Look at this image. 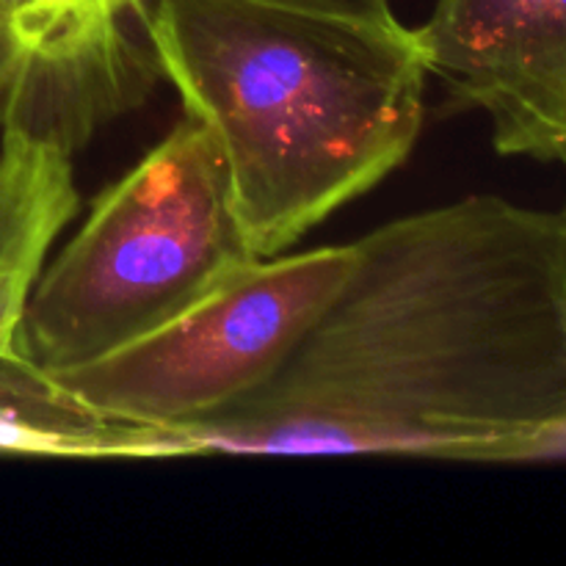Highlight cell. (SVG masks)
I'll use <instances>...</instances> for the list:
<instances>
[{"mask_svg": "<svg viewBox=\"0 0 566 566\" xmlns=\"http://www.w3.org/2000/svg\"><path fill=\"white\" fill-rule=\"evenodd\" d=\"M263 387L171 429L202 453L566 457V213L492 193L403 216Z\"/></svg>", "mask_w": 566, "mask_h": 566, "instance_id": "1", "label": "cell"}, {"mask_svg": "<svg viewBox=\"0 0 566 566\" xmlns=\"http://www.w3.org/2000/svg\"><path fill=\"white\" fill-rule=\"evenodd\" d=\"M138 17L186 116L219 144L254 258L379 186L418 142L429 72L412 28L249 0H155Z\"/></svg>", "mask_w": 566, "mask_h": 566, "instance_id": "2", "label": "cell"}, {"mask_svg": "<svg viewBox=\"0 0 566 566\" xmlns=\"http://www.w3.org/2000/svg\"><path fill=\"white\" fill-rule=\"evenodd\" d=\"M252 260L219 144L186 116L94 199L39 274L14 352L42 376L81 368L169 324Z\"/></svg>", "mask_w": 566, "mask_h": 566, "instance_id": "3", "label": "cell"}, {"mask_svg": "<svg viewBox=\"0 0 566 566\" xmlns=\"http://www.w3.org/2000/svg\"><path fill=\"white\" fill-rule=\"evenodd\" d=\"M352 263V243L252 260L149 335L81 368L39 376L55 396L116 423H202L274 376Z\"/></svg>", "mask_w": 566, "mask_h": 566, "instance_id": "4", "label": "cell"}, {"mask_svg": "<svg viewBox=\"0 0 566 566\" xmlns=\"http://www.w3.org/2000/svg\"><path fill=\"white\" fill-rule=\"evenodd\" d=\"M415 33L448 108L486 114L497 153L566 166V0H437Z\"/></svg>", "mask_w": 566, "mask_h": 566, "instance_id": "5", "label": "cell"}, {"mask_svg": "<svg viewBox=\"0 0 566 566\" xmlns=\"http://www.w3.org/2000/svg\"><path fill=\"white\" fill-rule=\"evenodd\" d=\"M122 20L92 22L31 50L0 94L3 130L72 155L99 127L142 105L160 66Z\"/></svg>", "mask_w": 566, "mask_h": 566, "instance_id": "6", "label": "cell"}, {"mask_svg": "<svg viewBox=\"0 0 566 566\" xmlns=\"http://www.w3.org/2000/svg\"><path fill=\"white\" fill-rule=\"evenodd\" d=\"M72 155L3 130L0 138V357L14 352L28 296L44 258L77 213Z\"/></svg>", "mask_w": 566, "mask_h": 566, "instance_id": "7", "label": "cell"}, {"mask_svg": "<svg viewBox=\"0 0 566 566\" xmlns=\"http://www.w3.org/2000/svg\"><path fill=\"white\" fill-rule=\"evenodd\" d=\"M125 14L127 0H0V94L39 44Z\"/></svg>", "mask_w": 566, "mask_h": 566, "instance_id": "8", "label": "cell"}, {"mask_svg": "<svg viewBox=\"0 0 566 566\" xmlns=\"http://www.w3.org/2000/svg\"><path fill=\"white\" fill-rule=\"evenodd\" d=\"M149 3H155V0H127L133 14H142ZM249 3L304 11V14L326 17V20L374 28V31H401V28H407L398 22L390 0H249Z\"/></svg>", "mask_w": 566, "mask_h": 566, "instance_id": "9", "label": "cell"}, {"mask_svg": "<svg viewBox=\"0 0 566 566\" xmlns=\"http://www.w3.org/2000/svg\"><path fill=\"white\" fill-rule=\"evenodd\" d=\"M564 213H566V208H564Z\"/></svg>", "mask_w": 566, "mask_h": 566, "instance_id": "10", "label": "cell"}]
</instances>
